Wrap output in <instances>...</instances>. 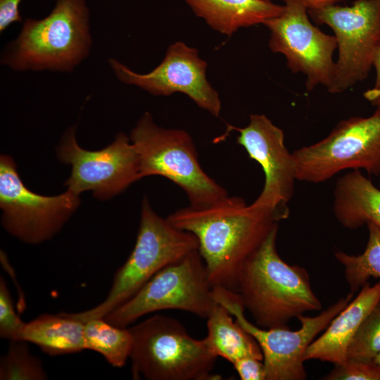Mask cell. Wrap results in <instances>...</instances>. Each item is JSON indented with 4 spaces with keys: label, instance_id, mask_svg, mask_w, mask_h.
I'll return each mask as SVG.
<instances>
[{
    "label": "cell",
    "instance_id": "obj_18",
    "mask_svg": "<svg viewBox=\"0 0 380 380\" xmlns=\"http://www.w3.org/2000/svg\"><path fill=\"white\" fill-rule=\"evenodd\" d=\"M334 213L348 229H355L367 222L380 227V189L359 170H351L336 182Z\"/></svg>",
    "mask_w": 380,
    "mask_h": 380
},
{
    "label": "cell",
    "instance_id": "obj_17",
    "mask_svg": "<svg viewBox=\"0 0 380 380\" xmlns=\"http://www.w3.org/2000/svg\"><path fill=\"white\" fill-rule=\"evenodd\" d=\"M213 30L231 36L239 29L279 15L284 5L271 0H184Z\"/></svg>",
    "mask_w": 380,
    "mask_h": 380
},
{
    "label": "cell",
    "instance_id": "obj_22",
    "mask_svg": "<svg viewBox=\"0 0 380 380\" xmlns=\"http://www.w3.org/2000/svg\"><path fill=\"white\" fill-rule=\"evenodd\" d=\"M369 238L364 252L357 255L341 251L334 252L336 260L344 267V274L350 293L359 291L370 277L380 279V227L367 223Z\"/></svg>",
    "mask_w": 380,
    "mask_h": 380
},
{
    "label": "cell",
    "instance_id": "obj_4",
    "mask_svg": "<svg viewBox=\"0 0 380 380\" xmlns=\"http://www.w3.org/2000/svg\"><path fill=\"white\" fill-rule=\"evenodd\" d=\"M133 379L219 380L213 374L217 357L204 338L195 339L177 319L156 315L129 328Z\"/></svg>",
    "mask_w": 380,
    "mask_h": 380
},
{
    "label": "cell",
    "instance_id": "obj_24",
    "mask_svg": "<svg viewBox=\"0 0 380 380\" xmlns=\"http://www.w3.org/2000/svg\"><path fill=\"white\" fill-rule=\"evenodd\" d=\"M380 353V300L364 319L347 351V359L373 361Z\"/></svg>",
    "mask_w": 380,
    "mask_h": 380
},
{
    "label": "cell",
    "instance_id": "obj_31",
    "mask_svg": "<svg viewBox=\"0 0 380 380\" xmlns=\"http://www.w3.org/2000/svg\"><path fill=\"white\" fill-rule=\"evenodd\" d=\"M364 96L372 105L380 107V89H369L364 93Z\"/></svg>",
    "mask_w": 380,
    "mask_h": 380
},
{
    "label": "cell",
    "instance_id": "obj_28",
    "mask_svg": "<svg viewBox=\"0 0 380 380\" xmlns=\"http://www.w3.org/2000/svg\"><path fill=\"white\" fill-rule=\"evenodd\" d=\"M22 0H0V32H4L11 24L21 22L18 10Z\"/></svg>",
    "mask_w": 380,
    "mask_h": 380
},
{
    "label": "cell",
    "instance_id": "obj_15",
    "mask_svg": "<svg viewBox=\"0 0 380 380\" xmlns=\"http://www.w3.org/2000/svg\"><path fill=\"white\" fill-rule=\"evenodd\" d=\"M228 129L239 132L237 143L250 158L260 165L265 174L262 191L251 205L288 217V203L293 194L296 170L293 154L285 146L283 131L267 116L259 114L251 115L246 127L228 125Z\"/></svg>",
    "mask_w": 380,
    "mask_h": 380
},
{
    "label": "cell",
    "instance_id": "obj_16",
    "mask_svg": "<svg viewBox=\"0 0 380 380\" xmlns=\"http://www.w3.org/2000/svg\"><path fill=\"white\" fill-rule=\"evenodd\" d=\"M380 300V281L366 283L356 297L331 320L324 333L309 346L305 361L317 360L338 365L347 360L349 345L360 326Z\"/></svg>",
    "mask_w": 380,
    "mask_h": 380
},
{
    "label": "cell",
    "instance_id": "obj_13",
    "mask_svg": "<svg viewBox=\"0 0 380 380\" xmlns=\"http://www.w3.org/2000/svg\"><path fill=\"white\" fill-rule=\"evenodd\" d=\"M283 1L284 11L263 23L270 31V49L285 56L293 72L305 75L308 91L319 84L328 89L335 70V36L325 34L310 22L303 0Z\"/></svg>",
    "mask_w": 380,
    "mask_h": 380
},
{
    "label": "cell",
    "instance_id": "obj_30",
    "mask_svg": "<svg viewBox=\"0 0 380 380\" xmlns=\"http://www.w3.org/2000/svg\"><path fill=\"white\" fill-rule=\"evenodd\" d=\"M372 66L374 67L376 72L375 84L373 88L380 89V44L374 52Z\"/></svg>",
    "mask_w": 380,
    "mask_h": 380
},
{
    "label": "cell",
    "instance_id": "obj_2",
    "mask_svg": "<svg viewBox=\"0 0 380 380\" xmlns=\"http://www.w3.org/2000/svg\"><path fill=\"white\" fill-rule=\"evenodd\" d=\"M278 227L244 263L238 279L236 293L243 306L263 329L288 327L292 318L322 308L307 270L278 254Z\"/></svg>",
    "mask_w": 380,
    "mask_h": 380
},
{
    "label": "cell",
    "instance_id": "obj_6",
    "mask_svg": "<svg viewBox=\"0 0 380 380\" xmlns=\"http://www.w3.org/2000/svg\"><path fill=\"white\" fill-rule=\"evenodd\" d=\"M130 140L137 153L141 177L168 179L185 192L190 206L206 207L229 196L203 170L194 141L186 131L159 127L146 112L132 129Z\"/></svg>",
    "mask_w": 380,
    "mask_h": 380
},
{
    "label": "cell",
    "instance_id": "obj_5",
    "mask_svg": "<svg viewBox=\"0 0 380 380\" xmlns=\"http://www.w3.org/2000/svg\"><path fill=\"white\" fill-rule=\"evenodd\" d=\"M198 248L194 234L159 216L144 196L134 247L115 274L107 296L91 309L69 315L83 322L104 317L134 295L158 272Z\"/></svg>",
    "mask_w": 380,
    "mask_h": 380
},
{
    "label": "cell",
    "instance_id": "obj_8",
    "mask_svg": "<svg viewBox=\"0 0 380 380\" xmlns=\"http://www.w3.org/2000/svg\"><path fill=\"white\" fill-rule=\"evenodd\" d=\"M296 179L325 182L347 169L380 175V107L369 117L342 120L321 141L294 151Z\"/></svg>",
    "mask_w": 380,
    "mask_h": 380
},
{
    "label": "cell",
    "instance_id": "obj_25",
    "mask_svg": "<svg viewBox=\"0 0 380 380\" xmlns=\"http://www.w3.org/2000/svg\"><path fill=\"white\" fill-rule=\"evenodd\" d=\"M17 315L5 279L0 278V337L10 341H20L25 327Z\"/></svg>",
    "mask_w": 380,
    "mask_h": 380
},
{
    "label": "cell",
    "instance_id": "obj_14",
    "mask_svg": "<svg viewBox=\"0 0 380 380\" xmlns=\"http://www.w3.org/2000/svg\"><path fill=\"white\" fill-rule=\"evenodd\" d=\"M108 61L117 77L124 83L156 96L184 94L212 115L220 116L221 101L207 80V63L199 57L197 49L184 42L172 44L163 61L148 73L135 72L113 58Z\"/></svg>",
    "mask_w": 380,
    "mask_h": 380
},
{
    "label": "cell",
    "instance_id": "obj_3",
    "mask_svg": "<svg viewBox=\"0 0 380 380\" xmlns=\"http://www.w3.org/2000/svg\"><path fill=\"white\" fill-rule=\"evenodd\" d=\"M89 20L85 0H57L46 18L25 21L1 63L16 71H71L89 53Z\"/></svg>",
    "mask_w": 380,
    "mask_h": 380
},
{
    "label": "cell",
    "instance_id": "obj_1",
    "mask_svg": "<svg viewBox=\"0 0 380 380\" xmlns=\"http://www.w3.org/2000/svg\"><path fill=\"white\" fill-rule=\"evenodd\" d=\"M285 215L258 208L238 196H227L213 205L177 210L167 218L198 241L210 283L234 292L241 268Z\"/></svg>",
    "mask_w": 380,
    "mask_h": 380
},
{
    "label": "cell",
    "instance_id": "obj_26",
    "mask_svg": "<svg viewBox=\"0 0 380 380\" xmlns=\"http://www.w3.org/2000/svg\"><path fill=\"white\" fill-rule=\"evenodd\" d=\"M326 375V380H380V365L374 361L347 359Z\"/></svg>",
    "mask_w": 380,
    "mask_h": 380
},
{
    "label": "cell",
    "instance_id": "obj_32",
    "mask_svg": "<svg viewBox=\"0 0 380 380\" xmlns=\"http://www.w3.org/2000/svg\"><path fill=\"white\" fill-rule=\"evenodd\" d=\"M373 361L376 364L380 365V353L375 356V357L373 359Z\"/></svg>",
    "mask_w": 380,
    "mask_h": 380
},
{
    "label": "cell",
    "instance_id": "obj_12",
    "mask_svg": "<svg viewBox=\"0 0 380 380\" xmlns=\"http://www.w3.org/2000/svg\"><path fill=\"white\" fill-rule=\"evenodd\" d=\"M57 156L71 166L65 185L77 196L90 191L97 199L107 200L141 179L137 153L124 133L118 134L106 148L89 151L78 145L72 127L63 135Z\"/></svg>",
    "mask_w": 380,
    "mask_h": 380
},
{
    "label": "cell",
    "instance_id": "obj_10",
    "mask_svg": "<svg viewBox=\"0 0 380 380\" xmlns=\"http://www.w3.org/2000/svg\"><path fill=\"white\" fill-rule=\"evenodd\" d=\"M317 24L332 29L338 58L328 91L341 93L365 80L380 44V0H356L351 6H331L310 9Z\"/></svg>",
    "mask_w": 380,
    "mask_h": 380
},
{
    "label": "cell",
    "instance_id": "obj_23",
    "mask_svg": "<svg viewBox=\"0 0 380 380\" xmlns=\"http://www.w3.org/2000/svg\"><path fill=\"white\" fill-rule=\"evenodd\" d=\"M47 374L39 357L32 355L27 342L10 341L0 359L1 380H44Z\"/></svg>",
    "mask_w": 380,
    "mask_h": 380
},
{
    "label": "cell",
    "instance_id": "obj_9",
    "mask_svg": "<svg viewBox=\"0 0 380 380\" xmlns=\"http://www.w3.org/2000/svg\"><path fill=\"white\" fill-rule=\"evenodd\" d=\"M213 289L217 303L223 305L258 343L263 355L265 380L305 379L304 355L306 350L349 303L354 294L350 292L316 316L299 315L297 319L300 327L291 331L289 327L263 329L254 325L245 317V308L236 292L220 286Z\"/></svg>",
    "mask_w": 380,
    "mask_h": 380
},
{
    "label": "cell",
    "instance_id": "obj_20",
    "mask_svg": "<svg viewBox=\"0 0 380 380\" xmlns=\"http://www.w3.org/2000/svg\"><path fill=\"white\" fill-rule=\"evenodd\" d=\"M207 319L208 333L204 341L215 356L232 364L249 356L263 360L255 339L233 319L223 305L217 303Z\"/></svg>",
    "mask_w": 380,
    "mask_h": 380
},
{
    "label": "cell",
    "instance_id": "obj_27",
    "mask_svg": "<svg viewBox=\"0 0 380 380\" xmlns=\"http://www.w3.org/2000/svg\"><path fill=\"white\" fill-rule=\"evenodd\" d=\"M241 380H265V372L262 360L245 357L232 363Z\"/></svg>",
    "mask_w": 380,
    "mask_h": 380
},
{
    "label": "cell",
    "instance_id": "obj_21",
    "mask_svg": "<svg viewBox=\"0 0 380 380\" xmlns=\"http://www.w3.org/2000/svg\"><path fill=\"white\" fill-rule=\"evenodd\" d=\"M84 336L85 349L99 353L113 367H122L129 359L133 338L129 328L94 318L84 322Z\"/></svg>",
    "mask_w": 380,
    "mask_h": 380
},
{
    "label": "cell",
    "instance_id": "obj_29",
    "mask_svg": "<svg viewBox=\"0 0 380 380\" xmlns=\"http://www.w3.org/2000/svg\"><path fill=\"white\" fill-rule=\"evenodd\" d=\"M344 1L346 0H303L308 10L319 9L337 5V4Z\"/></svg>",
    "mask_w": 380,
    "mask_h": 380
},
{
    "label": "cell",
    "instance_id": "obj_7",
    "mask_svg": "<svg viewBox=\"0 0 380 380\" xmlns=\"http://www.w3.org/2000/svg\"><path fill=\"white\" fill-rule=\"evenodd\" d=\"M217 304L204 261L196 250L158 272L103 318L120 327H127L143 315L165 310H179L208 318Z\"/></svg>",
    "mask_w": 380,
    "mask_h": 380
},
{
    "label": "cell",
    "instance_id": "obj_19",
    "mask_svg": "<svg viewBox=\"0 0 380 380\" xmlns=\"http://www.w3.org/2000/svg\"><path fill=\"white\" fill-rule=\"evenodd\" d=\"M84 322L68 313L44 314L26 323L20 341L39 346L49 355H61L85 349Z\"/></svg>",
    "mask_w": 380,
    "mask_h": 380
},
{
    "label": "cell",
    "instance_id": "obj_11",
    "mask_svg": "<svg viewBox=\"0 0 380 380\" xmlns=\"http://www.w3.org/2000/svg\"><path fill=\"white\" fill-rule=\"evenodd\" d=\"M80 196L67 190L47 196L36 194L22 182L10 156L0 158L1 223L12 236L30 244L52 238L75 213Z\"/></svg>",
    "mask_w": 380,
    "mask_h": 380
}]
</instances>
